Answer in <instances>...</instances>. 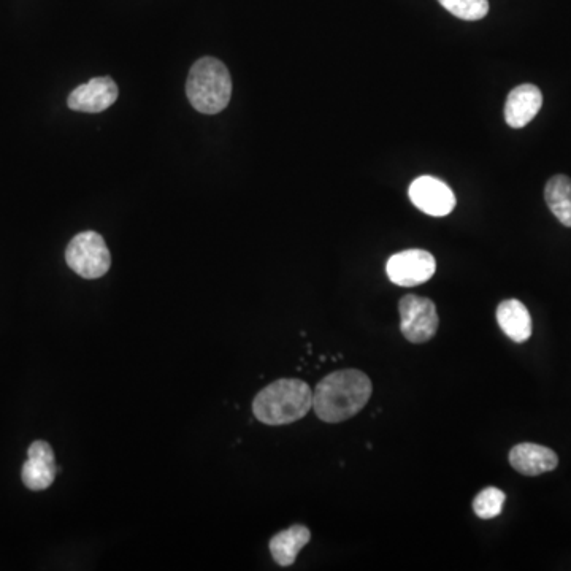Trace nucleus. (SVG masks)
<instances>
[{
  "instance_id": "14",
  "label": "nucleus",
  "mask_w": 571,
  "mask_h": 571,
  "mask_svg": "<svg viewBox=\"0 0 571 571\" xmlns=\"http://www.w3.org/2000/svg\"><path fill=\"white\" fill-rule=\"evenodd\" d=\"M545 200L552 215L564 226L571 227V178L556 175L546 183Z\"/></svg>"
},
{
  "instance_id": "6",
  "label": "nucleus",
  "mask_w": 571,
  "mask_h": 571,
  "mask_svg": "<svg viewBox=\"0 0 571 571\" xmlns=\"http://www.w3.org/2000/svg\"><path fill=\"white\" fill-rule=\"evenodd\" d=\"M437 262L435 257L424 250H407L394 254L388 261L389 280L400 288H414L435 275Z\"/></svg>"
},
{
  "instance_id": "3",
  "label": "nucleus",
  "mask_w": 571,
  "mask_h": 571,
  "mask_svg": "<svg viewBox=\"0 0 571 571\" xmlns=\"http://www.w3.org/2000/svg\"><path fill=\"white\" fill-rule=\"evenodd\" d=\"M186 94L197 112L204 115L223 112L232 96L229 70L219 59H199L189 72Z\"/></svg>"
},
{
  "instance_id": "11",
  "label": "nucleus",
  "mask_w": 571,
  "mask_h": 571,
  "mask_svg": "<svg viewBox=\"0 0 571 571\" xmlns=\"http://www.w3.org/2000/svg\"><path fill=\"white\" fill-rule=\"evenodd\" d=\"M510 464L516 472L526 476H540L556 470L559 457L546 446L521 443L510 451Z\"/></svg>"
},
{
  "instance_id": "8",
  "label": "nucleus",
  "mask_w": 571,
  "mask_h": 571,
  "mask_svg": "<svg viewBox=\"0 0 571 571\" xmlns=\"http://www.w3.org/2000/svg\"><path fill=\"white\" fill-rule=\"evenodd\" d=\"M58 465L50 443L37 440L27 449V460L21 470L24 486L31 491H45L56 480Z\"/></svg>"
},
{
  "instance_id": "10",
  "label": "nucleus",
  "mask_w": 571,
  "mask_h": 571,
  "mask_svg": "<svg viewBox=\"0 0 571 571\" xmlns=\"http://www.w3.org/2000/svg\"><path fill=\"white\" fill-rule=\"evenodd\" d=\"M543 105V94L535 85H521L506 97L505 121L513 129H522L532 121Z\"/></svg>"
},
{
  "instance_id": "2",
  "label": "nucleus",
  "mask_w": 571,
  "mask_h": 571,
  "mask_svg": "<svg viewBox=\"0 0 571 571\" xmlns=\"http://www.w3.org/2000/svg\"><path fill=\"white\" fill-rule=\"evenodd\" d=\"M313 408V391L305 381L281 378L262 389L253 400L257 421L267 426H286L305 418Z\"/></svg>"
},
{
  "instance_id": "16",
  "label": "nucleus",
  "mask_w": 571,
  "mask_h": 571,
  "mask_svg": "<svg viewBox=\"0 0 571 571\" xmlns=\"http://www.w3.org/2000/svg\"><path fill=\"white\" fill-rule=\"evenodd\" d=\"M441 7H445L451 15L464 21L483 20L489 13L487 0H438Z\"/></svg>"
},
{
  "instance_id": "9",
  "label": "nucleus",
  "mask_w": 571,
  "mask_h": 571,
  "mask_svg": "<svg viewBox=\"0 0 571 571\" xmlns=\"http://www.w3.org/2000/svg\"><path fill=\"white\" fill-rule=\"evenodd\" d=\"M116 99L118 86L115 81L110 77H99L73 89L67 104L75 112L100 113L112 107Z\"/></svg>"
},
{
  "instance_id": "12",
  "label": "nucleus",
  "mask_w": 571,
  "mask_h": 571,
  "mask_svg": "<svg viewBox=\"0 0 571 571\" xmlns=\"http://www.w3.org/2000/svg\"><path fill=\"white\" fill-rule=\"evenodd\" d=\"M497 321L503 334L514 343H526L532 337V318L519 300H503L497 308Z\"/></svg>"
},
{
  "instance_id": "5",
  "label": "nucleus",
  "mask_w": 571,
  "mask_h": 571,
  "mask_svg": "<svg viewBox=\"0 0 571 571\" xmlns=\"http://www.w3.org/2000/svg\"><path fill=\"white\" fill-rule=\"evenodd\" d=\"M399 311L402 319L400 330L408 342L421 345L432 340L437 334L440 318L432 300L410 294L400 300Z\"/></svg>"
},
{
  "instance_id": "1",
  "label": "nucleus",
  "mask_w": 571,
  "mask_h": 571,
  "mask_svg": "<svg viewBox=\"0 0 571 571\" xmlns=\"http://www.w3.org/2000/svg\"><path fill=\"white\" fill-rule=\"evenodd\" d=\"M372 391V381L361 370H337L319 381L313 392V410L321 421L337 424L356 416Z\"/></svg>"
},
{
  "instance_id": "13",
  "label": "nucleus",
  "mask_w": 571,
  "mask_h": 571,
  "mask_svg": "<svg viewBox=\"0 0 571 571\" xmlns=\"http://www.w3.org/2000/svg\"><path fill=\"white\" fill-rule=\"evenodd\" d=\"M310 540V530L300 524L276 533L269 545L273 560L281 567H289L296 562L299 552L310 543Z\"/></svg>"
},
{
  "instance_id": "7",
  "label": "nucleus",
  "mask_w": 571,
  "mask_h": 571,
  "mask_svg": "<svg viewBox=\"0 0 571 571\" xmlns=\"http://www.w3.org/2000/svg\"><path fill=\"white\" fill-rule=\"evenodd\" d=\"M408 194L414 207L435 218L448 216L456 207L453 189L445 181L434 177L416 178L411 183Z\"/></svg>"
},
{
  "instance_id": "15",
  "label": "nucleus",
  "mask_w": 571,
  "mask_h": 571,
  "mask_svg": "<svg viewBox=\"0 0 571 571\" xmlns=\"http://www.w3.org/2000/svg\"><path fill=\"white\" fill-rule=\"evenodd\" d=\"M505 500V492L500 491L497 487H486L473 500V510H475L478 518H497L502 513Z\"/></svg>"
},
{
  "instance_id": "4",
  "label": "nucleus",
  "mask_w": 571,
  "mask_h": 571,
  "mask_svg": "<svg viewBox=\"0 0 571 571\" xmlns=\"http://www.w3.org/2000/svg\"><path fill=\"white\" fill-rule=\"evenodd\" d=\"M66 262L81 278L97 280L110 270L112 254L108 251L102 235L94 230H86L70 240L66 250Z\"/></svg>"
}]
</instances>
